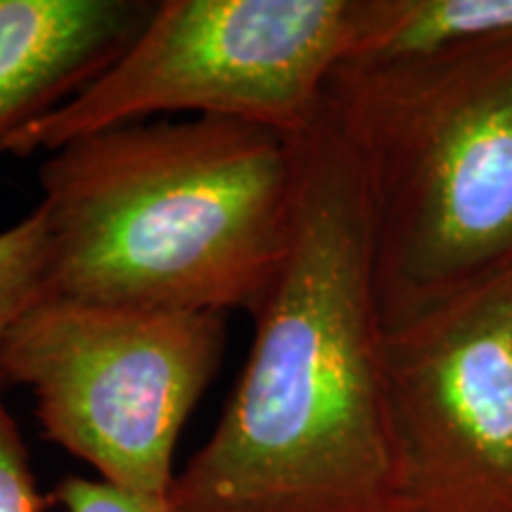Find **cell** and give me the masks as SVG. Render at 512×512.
Here are the masks:
<instances>
[{"label":"cell","mask_w":512,"mask_h":512,"mask_svg":"<svg viewBox=\"0 0 512 512\" xmlns=\"http://www.w3.org/2000/svg\"><path fill=\"white\" fill-rule=\"evenodd\" d=\"M361 152L325 107L299 136L292 245L174 512H399V456Z\"/></svg>","instance_id":"6da1fadb"},{"label":"cell","mask_w":512,"mask_h":512,"mask_svg":"<svg viewBox=\"0 0 512 512\" xmlns=\"http://www.w3.org/2000/svg\"><path fill=\"white\" fill-rule=\"evenodd\" d=\"M38 185L50 294L254 318L292 245L299 138L233 119L138 121L48 152Z\"/></svg>","instance_id":"7a4b0ae2"},{"label":"cell","mask_w":512,"mask_h":512,"mask_svg":"<svg viewBox=\"0 0 512 512\" xmlns=\"http://www.w3.org/2000/svg\"><path fill=\"white\" fill-rule=\"evenodd\" d=\"M366 164L384 328L512 268V36L328 86Z\"/></svg>","instance_id":"3957f363"},{"label":"cell","mask_w":512,"mask_h":512,"mask_svg":"<svg viewBox=\"0 0 512 512\" xmlns=\"http://www.w3.org/2000/svg\"><path fill=\"white\" fill-rule=\"evenodd\" d=\"M361 22L363 0H157L110 69L19 128L3 152L48 155L88 133L176 112L299 138L354 55Z\"/></svg>","instance_id":"277c9868"},{"label":"cell","mask_w":512,"mask_h":512,"mask_svg":"<svg viewBox=\"0 0 512 512\" xmlns=\"http://www.w3.org/2000/svg\"><path fill=\"white\" fill-rule=\"evenodd\" d=\"M228 316L48 294L0 344V382L34 394L46 441L102 482L169 501L174 456L219 375Z\"/></svg>","instance_id":"5b68a950"},{"label":"cell","mask_w":512,"mask_h":512,"mask_svg":"<svg viewBox=\"0 0 512 512\" xmlns=\"http://www.w3.org/2000/svg\"><path fill=\"white\" fill-rule=\"evenodd\" d=\"M399 512H512V268L384 328Z\"/></svg>","instance_id":"8992f818"},{"label":"cell","mask_w":512,"mask_h":512,"mask_svg":"<svg viewBox=\"0 0 512 512\" xmlns=\"http://www.w3.org/2000/svg\"><path fill=\"white\" fill-rule=\"evenodd\" d=\"M155 8L157 0H0V152L110 69Z\"/></svg>","instance_id":"52a82bcc"},{"label":"cell","mask_w":512,"mask_h":512,"mask_svg":"<svg viewBox=\"0 0 512 512\" xmlns=\"http://www.w3.org/2000/svg\"><path fill=\"white\" fill-rule=\"evenodd\" d=\"M503 36H512V0H363L349 62L427 60Z\"/></svg>","instance_id":"ba28073f"},{"label":"cell","mask_w":512,"mask_h":512,"mask_svg":"<svg viewBox=\"0 0 512 512\" xmlns=\"http://www.w3.org/2000/svg\"><path fill=\"white\" fill-rule=\"evenodd\" d=\"M50 294V238L41 209L0 230V344L31 306Z\"/></svg>","instance_id":"9c48e42d"},{"label":"cell","mask_w":512,"mask_h":512,"mask_svg":"<svg viewBox=\"0 0 512 512\" xmlns=\"http://www.w3.org/2000/svg\"><path fill=\"white\" fill-rule=\"evenodd\" d=\"M53 496L38 489L29 448L3 399L0 382V512H46Z\"/></svg>","instance_id":"30bf717a"},{"label":"cell","mask_w":512,"mask_h":512,"mask_svg":"<svg viewBox=\"0 0 512 512\" xmlns=\"http://www.w3.org/2000/svg\"><path fill=\"white\" fill-rule=\"evenodd\" d=\"M53 505L64 512H174L169 501H150L102 482L98 477L69 475L57 482Z\"/></svg>","instance_id":"8fae6325"}]
</instances>
